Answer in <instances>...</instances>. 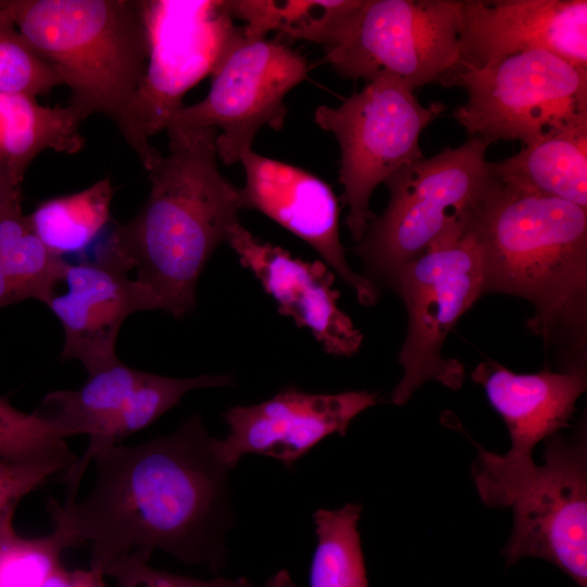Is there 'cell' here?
<instances>
[{
	"mask_svg": "<svg viewBox=\"0 0 587 587\" xmlns=\"http://www.w3.org/2000/svg\"><path fill=\"white\" fill-rule=\"evenodd\" d=\"M104 577V573L95 567L67 570L60 564L42 587H107Z\"/></svg>",
	"mask_w": 587,
	"mask_h": 587,
	"instance_id": "cell-32",
	"label": "cell"
},
{
	"mask_svg": "<svg viewBox=\"0 0 587 587\" xmlns=\"http://www.w3.org/2000/svg\"><path fill=\"white\" fill-rule=\"evenodd\" d=\"M18 301L20 297L0 261V309Z\"/></svg>",
	"mask_w": 587,
	"mask_h": 587,
	"instance_id": "cell-34",
	"label": "cell"
},
{
	"mask_svg": "<svg viewBox=\"0 0 587 587\" xmlns=\"http://www.w3.org/2000/svg\"><path fill=\"white\" fill-rule=\"evenodd\" d=\"M148 62L135 117L150 138L166 129L186 92L213 75L241 27L227 0H142Z\"/></svg>",
	"mask_w": 587,
	"mask_h": 587,
	"instance_id": "cell-12",
	"label": "cell"
},
{
	"mask_svg": "<svg viewBox=\"0 0 587 587\" xmlns=\"http://www.w3.org/2000/svg\"><path fill=\"white\" fill-rule=\"evenodd\" d=\"M114 186L109 177L80 191L49 198L27 215L29 224L55 255L88 248L110 221Z\"/></svg>",
	"mask_w": 587,
	"mask_h": 587,
	"instance_id": "cell-23",
	"label": "cell"
},
{
	"mask_svg": "<svg viewBox=\"0 0 587 587\" xmlns=\"http://www.w3.org/2000/svg\"><path fill=\"white\" fill-rule=\"evenodd\" d=\"M72 464L60 461L24 462L0 459V517L51 476L67 472Z\"/></svg>",
	"mask_w": 587,
	"mask_h": 587,
	"instance_id": "cell-31",
	"label": "cell"
},
{
	"mask_svg": "<svg viewBox=\"0 0 587 587\" xmlns=\"http://www.w3.org/2000/svg\"><path fill=\"white\" fill-rule=\"evenodd\" d=\"M530 50L587 70V1L463 0L455 68Z\"/></svg>",
	"mask_w": 587,
	"mask_h": 587,
	"instance_id": "cell-16",
	"label": "cell"
},
{
	"mask_svg": "<svg viewBox=\"0 0 587 587\" xmlns=\"http://www.w3.org/2000/svg\"><path fill=\"white\" fill-rule=\"evenodd\" d=\"M168 151L147 171L148 198L117 224L98 259L125 272L148 294L152 309L183 319L196 305L199 277L238 221V188L220 172L213 127L170 124Z\"/></svg>",
	"mask_w": 587,
	"mask_h": 587,
	"instance_id": "cell-2",
	"label": "cell"
},
{
	"mask_svg": "<svg viewBox=\"0 0 587 587\" xmlns=\"http://www.w3.org/2000/svg\"><path fill=\"white\" fill-rule=\"evenodd\" d=\"M230 385L233 377L228 374L175 378L143 372L117 415L98 436L89 439L83 457L66 472L65 497L76 498L82 477L98 450L120 445L124 438L149 426L191 390Z\"/></svg>",
	"mask_w": 587,
	"mask_h": 587,
	"instance_id": "cell-22",
	"label": "cell"
},
{
	"mask_svg": "<svg viewBox=\"0 0 587 587\" xmlns=\"http://www.w3.org/2000/svg\"><path fill=\"white\" fill-rule=\"evenodd\" d=\"M0 459L24 462L60 461L74 465L77 458L64 438L36 412L25 413L0 397Z\"/></svg>",
	"mask_w": 587,
	"mask_h": 587,
	"instance_id": "cell-28",
	"label": "cell"
},
{
	"mask_svg": "<svg viewBox=\"0 0 587 587\" xmlns=\"http://www.w3.org/2000/svg\"><path fill=\"white\" fill-rule=\"evenodd\" d=\"M59 85L54 70L28 47L0 8V92L37 98Z\"/></svg>",
	"mask_w": 587,
	"mask_h": 587,
	"instance_id": "cell-29",
	"label": "cell"
},
{
	"mask_svg": "<svg viewBox=\"0 0 587 587\" xmlns=\"http://www.w3.org/2000/svg\"><path fill=\"white\" fill-rule=\"evenodd\" d=\"M14 511L12 507L0 517V587H42L71 546L55 528L43 537L20 536L13 526Z\"/></svg>",
	"mask_w": 587,
	"mask_h": 587,
	"instance_id": "cell-27",
	"label": "cell"
},
{
	"mask_svg": "<svg viewBox=\"0 0 587 587\" xmlns=\"http://www.w3.org/2000/svg\"><path fill=\"white\" fill-rule=\"evenodd\" d=\"M142 374L118 360L88 374L79 389L49 392L36 413L64 438L87 435L91 439L117 415Z\"/></svg>",
	"mask_w": 587,
	"mask_h": 587,
	"instance_id": "cell-21",
	"label": "cell"
},
{
	"mask_svg": "<svg viewBox=\"0 0 587 587\" xmlns=\"http://www.w3.org/2000/svg\"><path fill=\"white\" fill-rule=\"evenodd\" d=\"M488 146L470 138L410 163L385 180L388 204L372 218L355 250L371 280L390 286L400 268L470 222L491 179Z\"/></svg>",
	"mask_w": 587,
	"mask_h": 587,
	"instance_id": "cell-5",
	"label": "cell"
},
{
	"mask_svg": "<svg viewBox=\"0 0 587 587\" xmlns=\"http://www.w3.org/2000/svg\"><path fill=\"white\" fill-rule=\"evenodd\" d=\"M490 174L470 220L482 250L485 294L527 300L535 310L527 326L559 354L562 371H586L587 208Z\"/></svg>",
	"mask_w": 587,
	"mask_h": 587,
	"instance_id": "cell-3",
	"label": "cell"
},
{
	"mask_svg": "<svg viewBox=\"0 0 587 587\" xmlns=\"http://www.w3.org/2000/svg\"><path fill=\"white\" fill-rule=\"evenodd\" d=\"M226 242L276 301L278 312L308 328L327 353L350 357L359 351L363 335L339 308L335 273L323 261L295 258L259 240L239 222L229 228Z\"/></svg>",
	"mask_w": 587,
	"mask_h": 587,
	"instance_id": "cell-17",
	"label": "cell"
},
{
	"mask_svg": "<svg viewBox=\"0 0 587 587\" xmlns=\"http://www.w3.org/2000/svg\"><path fill=\"white\" fill-rule=\"evenodd\" d=\"M83 121L68 104L46 107L32 96L0 92V162L22 183L42 151L74 154L85 147Z\"/></svg>",
	"mask_w": 587,
	"mask_h": 587,
	"instance_id": "cell-20",
	"label": "cell"
},
{
	"mask_svg": "<svg viewBox=\"0 0 587 587\" xmlns=\"http://www.w3.org/2000/svg\"><path fill=\"white\" fill-rule=\"evenodd\" d=\"M489 168L503 183L587 208V125L554 132Z\"/></svg>",
	"mask_w": 587,
	"mask_h": 587,
	"instance_id": "cell-19",
	"label": "cell"
},
{
	"mask_svg": "<svg viewBox=\"0 0 587 587\" xmlns=\"http://www.w3.org/2000/svg\"><path fill=\"white\" fill-rule=\"evenodd\" d=\"M213 440L192 415L165 436L98 450L90 492L82 500H49L53 528L71 548L89 546L90 567L101 571L116 557L158 549L217 572L232 519L229 470Z\"/></svg>",
	"mask_w": 587,
	"mask_h": 587,
	"instance_id": "cell-1",
	"label": "cell"
},
{
	"mask_svg": "<svg viewBox=\"0 0 587 587\" xmlns=\"http://www.w3.org/2000/svg\"><path fill=\"white\" fill-rule=\"evenodd\" d=\"M466 91L453 116L470 138L525 146L587 125V70L547 50H530L479 67L455 68L444 83Z\"/></svg>",
	"mask_w": 587,
	"mask_h": 587,
	"instance_id": "cell-7",
	"label": "cell"
},
{
	"mask_svg": "<svg viewBox=\"0 0 587 587\" xmlns=\"http://www.w3.org/2000/svg\"><path fill=\"white\" fill-rule=\"evenodd\" d=\"M377 401L378 394L366 390L309 394L287 387L263 402L229 408L228 433L214 438L213 447L229 471L248 453L290 469L324 438L345 436L352 420Z\"/></svg>",
	"mask_w": 587,
	"mask_h": 587,
	"instance_id": "cell-13",
	"label": "cell"
},
{
	"mask_svg": "<svg viewBox=\"0 0 587 587\" xmlns=\"http://www.w3.org/2000/svg\"><path fill=\"white\" fill-rule=\"evenodd\" d=\"M0 8L70 89L68 105L84 120L110 118L148 171L161 154L134 111L148 62L142 0H0Z\"/></svg>",
	"mask_w": 587,
	"mask_h": 587,
	"instance_id": "cell-4",
	"label": "cell"
},
{
	"mask_svg": "<svg viewBox=\"0 0 587 587\" xmlns=\"http://www.w3.org/2000/svg\"><path fill=\"white\" fill-rule=\"evenodd\" d=\"M463 0H355L323 46L348 78L444 85L459 60Z\"/></svg>",
	"mask_w": 587,
	"mask_h": 587,
	"instance_id": "cell-6",
	"label": "cell"
},
{
	"mask_svg": "<svg viewBox=\"0 0 587 587\" xmlns=\"http://www.w3.org/2000/svg\"><path fill=\"white\" fill-rule=\"evenodd\" d=\"M479 496L487 505L513 510V529L503 550L508 565L525 557L541 558L587 587L585 424L575 435L546 438L544 464Z\"/></svg>",
	"mask_w": 587,
	"mask_h": 587,
	"instance_id": "cell-10",
	"label": "cell"
},
{
	"mask_svg": "<svg viewBox=\"0 0 587 587\" xmlns=\"http://www.w3.org/2000/svg\"><path fill=\"white\" fill-rule=\"evenodd\" d=\"M444 110L440 102L423 105L413 90L387 76L367 82L337 107L315 110V123L332 133L340 148L339 182L354 241H360L374 217L370 199L375 188L424 158L421 133Z\"/></svg>",
	"mask_w": 587,
	"mask_h": 587,
	"instance_id": "cell-9",
	"label": "cell"
},
{
	"mask_svg": "<svg viewBox=\"0 0 587 587\" xmlns=\"http://www.w3.org/2000/svg\"><path fill=\"white\" fill-rule=\"evenodd\" d=\"M361 512L358 503L314 512L316 547L309 587H369L358 530Z\"/></svg>",
	"mask_w": 587,
	"mask_h": 587,
	"instance_id": "cell-25",
	"label": "cell"
},
{
	"mask_svg": "<svg viewBox=\"0 0 587 587\" xmlns=\"http://www.w3.org/2000/svg\"><path fill=\"white\" fill-rule=\"evenodd\" d=\"M239 161L246 183L241 208L263 213L309 243L355 292L360 303L376 302V284L349 265L339 237V205L332 187L303 168L246 150Z\"/></svg>",
	"mask_w": 587,
	"mask_h": 587,
	"instance_id": "cell-15",
	"label": "cell"
},
{
	"mask_svg": "<svg viewBox=\"0 0 587 587\" xmlns=\"http://www.w3.org/2000/svg\"><path fill=\"white\" fill-rule=\"evenodd\" d=\"M63 282L67 291L47 303L63 327L62 360H78L88 374L114 364L123 322L153 310L148 294L127 272L97 258L67 263Z\"/></svg>",
	"mask_w": 587,
	"mask_h": 587,
	"instance_id": "cell-18",
	"label": "cell"
},
{
	"mask_svg": "<svg viewBox=\"0 0 587 587\" xmlns=\"http://www.w3.org/2000/svg\"><path fill=\"white\" fill-rule=\"evenodd\" d=\"M149 558L140 551L126 553L109 561L102 571L117 587H254L243 577L199 579L160 571L149 565Z\"/></svg>",
	"mask_w": 587,
	"mask_h": 587,
	"instance_id": "cell-30",
	"label": "cell"
},
{
	"mask_svg": "<svg viewBox=\"0 0 587 587\" xmlns=\"http://www.w3.org/2000/svg\"><path fill=\"white\" fill-rule=\"evenodd\" d=\"M22 183L17 182L0 162V216L21 210Z\"/></svg>",
	"mask_w": 587,
	"mask_h": 587,
	"instance_id": "cell-33",
	"label": "cell"
},
{
	"mask_svg": "<svg viewBox=\"0 0 587 587\" xmlns=\"http://www.w3.org/2000/svg\"><path fill=\"white\" fill-rule=\"evenodd\" d=\"M472 378L483 386L511 438L504 455L479 449L472 470L476 486L527 472L535 464L532 452L536 444L567 427L587 385L586 371L516 374L494 361L480 362Z\"/></svg>",
	"mask_w": 587,
	"mask_h": 587,
	"instance_id": "cell-14",
	"label": "cell"
},
{
	"mask_svg": "<svg viewBox=\"0 0 587 587\" xmlns=\"http://www.w3.org/2000/svg\"><path fill=\"white\" fill-rule=\"evenodd\" d=\"M0 261L21 301L36 299L46 304L67 266L35 234L22 209L0 216Z\"/></svg>",
	"mask_w": 587,
	"mask_h": 587,
	"instance_id": "cell-26",
	"label": "cell"
},
{
	"mask_svg": "<svg viewBox=\"0 0 587 587\" xmlns=\"http://www.w3.org/2000/svg\"><path fill=\"white\" fill-rule=\"evenodd\" d=\"M264 587H296L287 570H280L268 577Z\"/></svg>",
	"mask_w": 587,
	"mask_h": 587,
	"instance_id": "cell-35",
	"label": "cell"
},
{
	"mask_svg": "<svg viewBox=\"0 0 587 587\" xmlns=\"http://www.w3.org/2000/svg\"><path fill=\"white\" fill-rule=\"evenodd\" d=\"M309 70L297 51L265 37L247 36L241 27L212 75L209 93L183 107L170 124L216 128L218 158L225 164L236 163L262 127L284 126L285 97Z\"/></svg>",
	"mask_w": 587,
	"mask_h": 587,
	"instance_id": "cell-11",
	"label": "cell"
},
{
	"mask_svg": "<svg viewBox=\"0 0 587 587\" xmlns=\"http://www.w3.org/2000/svg\"><path fill=\"white\" fill-rule=\"evenodd\" d=\"M354 0H228L234 20L245 22L242 30L250 37H265L278 30L292 39L324 46Z\"/></svg>",
	"mask_w": 587,
	"mask_h": 587,
	"instance_id": "cell-24",
	"label": "cell"
},
{
	"mask_svg": "<svg viewBox=\"0 0 587 587\" xmlns=\"http://www.w3.org/2000/svg\"><path fill=\"white\" fill-rule=\"evenodd\" d=\"M390 287L404 302L408 332L399 352L403 375L389 401L403 405L428 380L459 389L464 367L444 358L441 348L458 320L485 294L482 250L470 222L400 268Z\"/></svg>",
	"mask_w": 587,
	"mask_h": 587,
	"instance_id": "cell-8",
	"label": "cell"
}]
</instances>
